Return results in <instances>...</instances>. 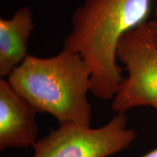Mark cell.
<instances>
[{
  "label": "cell",
  "instance_id": "6da1fadb",
  "mask_svg": "<svg viewBox=\"0 0 157 157\" xmlns=\"http://www.w3.org/2000/svg\"><path fill=\"white\" fill-rule=\"evenodd\" d=\"M151 0H85L72 16L64 50L83 58L91 72V93L104 100L116 94L122 69L116 62L122 36L145 22Z\"/></svg>",
  "mask_w": 157,
  "mask_h": 157
},
{
  "label": "cell",
  "instance_id": "7a4b0ae2",
  "mask_svg": "<svg viewBox=\"0 0 157 157\" xmlns=\"http://www.w3.org/2000/svg\"><path fill=\"white\" fill-rule=\"evenodd\" d=\"M8 80L38 113H49L59 124L90 125L91 72L78 53L63 49L51 58L28 55Z\"/></svg>",
  "mask_w": 157,
  "mask_h": 157
},
{
  "label": "cell",
  "instance_id": "3957f363",
  "mask_svg": "<svg viewBox=\"0 0 157 157\" xmlns=\"http://www.w3.org/2000/svg\"><path fill=\"white\" fill-rule=\"evenodd\" d=\"M128 76L122 78L112 102L113 111L126 113L137 107L157 111V37L147 22L124 34L117 48Z\"/></svg>",
  "mask_w": 157,
  "mask_h": 157
},
{
  "label": "cell",
  "instance_id": "277c9868",
  "mask_svg": "<svg viewBox=\"0 0 157 157\" xmlns=\"http://www.w3.org/2000/svg\"><path fill=\"white\" fill-rule=\"evenodd\" d=\"M125 113H116L98 128L67 122L36 141L33 157H110L127 149L136 139Z\"/></svg>",
  "mask_w": 157,
  "mask_h": 157
},
{
  "label": "cell",
  "instance_id": "5b68a950",
  "mask_svg": "<svg viewBox=\"0 0 157 157\" xmlns=\"http://www.w3.org/2000/svg\"><path fill=\"white\" fill-rule=\"evenodd\" d=\"M34 109L11 86L0 80V150L33 147L39 140V128Z\"/></svg>",
  "mask_w": 157,
  "mask_h": 157
},
{
  "label": "cell",
  "instance_id": "8992f818",
  "mask_svg": "<svg viewBox=\"0 0 157 157\" xmlns=\"http://www.w3.org/2000/svg\"><path fill=\"white\" fill-rule=\"evenodd\" d=\"M34 28L33 15L24 6L9 18L0 19V76L8 77L28 56V43Z\"/></svg>",
  "mask_w": 157,
  "mask_h": 157
},
{
  "label": "cell",
  "instance_id": "52a82bcc",
  "mask_svg": "<svg viewBox=\"0 0 157 157\" xmlns=\"http://www.w3.org/2000/svg\"><path fill=\"white\" fill-rule=\"evenodd\" d=\"M147 24L157 37V7H155V11H154V18L151 19L150 21H148Z\"/></svg>",
  "mask_w": 157,
  "mask_h": 157
},
{
  "label": "cell",
  "instance_id": "ba28073f",
  "mask_svg": "<svg viewBox=\"0 0 157 157\" xmlns=\"http://www.w3.org/2000/svg\"><path fill=\"white\" fill-rule=\"evenodd\" d=\"M140 157H157V148L151 150V151H149L148 153H147V154Z\"/></svg>",
  "mask_w": 157,
  "mask_h": 157
}]
</instances>
